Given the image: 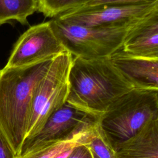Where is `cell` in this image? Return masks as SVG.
Masks as SVG:
<instances>
[{"instance_id":"cell-1","label":"cell","mask_w":158,"mask_h":158,"mask_svg":"<svg viewBox=\"0 0 158 158\" xmlns=\"http://www.w3.org/2000/svg\"><path fill=\"white\" fill-rule=\"evenodd\" d=\"M67 102L98 118L118 98L134 89L109 57H73Z\"/></svg>"},{"instance_id":"cell-2","label":"cell","mask_w":158,"mask_h":158,"mask_svg":"<svg viewBox=\"0 0 158 158\" xmlns=\"http://www.w3.org/2000/svg\"><path fill=\"white\" fill-rule=\"evenodd\" d=\"M52 59L0 70V131L16 157L25 136L33 90Z\"/></svg>"},{"instance_id":"cell-3","label":"cell","mask_w":158,"mask_h":158,"mask_svg":"<svg viewBox=\"0 0 158 158\" xmlns=\"http://www.w3.org/2000/svg\"><path fill=\"white\" fill-rule=\"evenodd\" d=\"M158 116V89L134 88L112 104L97 118L114 150Z\"/></svg>"},{"instance_id":"cell-4","label":"cell","mask_w":158,"mask_h":158,"mask_svg":"<svg viewBox=\"0 0 158 158\" xmlns=\"http://www.w3.org/2000/svg\"><path fill=\"white\" fill-rule=\"evenodd\" d=\"M72 60L73 56L67 50L57 54L52 59L44 75L36 84L33 92L22 144L36 135L48 118L66 102Z\"/></svg>"},{"instance_id":"cell-5","label":"cell","mask_w":158,"mask_h":158,"mask_svg":"<svg viewBox=\"0 0 158 158\" xmlns=\"http://www.w3.org/2000/svg\"><path fill=\"white\" fill-rule=\"evenodd\" d=\"M141 20L112 27L81 26L56 17L50 21L56 35L73 56L97 59L109 57L120 50L128 33Z\"/></svg>"},{"instance_id":"cell-6","label":"cell","mask_w":158,"mask_h":158,"mask_svg":"<svg viewBox=\"0 0 158 158\" xmlns=\"http://www.w3.org/2000/svg\"><path fill=\"white\" fill-rule=\"evenodd\" d=\"M158 10V1L130 5H103L80 7L56 18L85 27H112L138 22Z\"/></svg>"},{"instance_id":"cell-7","label":"cell","mask_w":158,"mask_h":158,"mask_svg":"<svg viewBox=\"0 0 158 158\" xmlns=\"http://www.w3.org/2000/svg\"><path fill=\"white\" fill-rule=\"evenodd\" d=\"M66 51L56 35L51 21L30 27L14 45L7 67L30 65L45 59H52Z\"/></svg>"},{"instance_id":"cell-8","label":"cell","mask_w":158,"mask_h":158,"mask_svg":"<svg viewBox=\"0 0 158 158\" xmlns=\"http://www.w3.org/2000/svg\"><path fill=\"white\" fill-rule=\"evenodd\" d=\"M96 119L66 102L48 118L36 135L22 144L17 157L46 143L66 138L93 123Z\"/></svg>"},{"instance_id":"cell-9","label":"cell","mask_w":158,"mask_h":158,"mask_svg":"<svg viewBox=\"0 0 158 158\" xmlns=\"http://www.w3.org/2000/svg\"><path fill=\"white\" fill-rule=\"evenodd\" d=\"M109 59L134 88L158 89V59L136 57L121 49Z\"/></svg>"},{"instance_id":"cell-10","label":"cell","mask_w":158,"mask_h":158,"mask_svg":"<svg viewBox=\"0 0 158 158\" xmlns=\"http://www.w3.org/2000/svg\"><path fill=\"white\" fill-rule=\"evenodd\" d=\"M121 50L136 57L158 59V10L141 20L131 30Z\"/></svg>"},{"instance_id":"cell-11","label":"cell","mask_w":158,"mask_h":158,"mask_svg":"<svg viewBox=\"0 0 158 158\" xmlns=\"http://www.w3.org/2000/svg\"><path fill=\"white\" fill-rule=\"evenodd\" d=\"M114 158H158V116L118 146Z\"/></svg>"},{"instance_id":"cell-12","label":"cell","mask_w":158,"mask_h":158,"mask_svg":"<svg viewBox=\"0 0 158 158\" xmlns=\"http://www.w3.org/2000/svg\"><path fill=\"white\" fill-rule=\"evenodd\" d=\"M96 120L66 138L46 143L16 158H54L56 155L65 150L74 148L79 144H87L90 130Z\"/></svg>"},{"instance_id":"cell-13","label":"cell","mask_w":158,"mask_h":158,"mask_svg":"<svg viewBox=\"0 0 158 158\" xmlns=\"http://www.w3.org/2000/svg\"><path fill=\"white\" fill-rule=\"evenodd\" d=\"M37 9V0H0V25L14 21L28 25V17Z\"/></svg>"},{"instance_id":"cell-14","label":"cell","mask_w":158,"mask_h":158,"mask_svg":"<svg viewBox=\"0 0 158 158\" xmlns=\"http://www.w3.org/2000/svg\"><path fill=\"white\" fill-rule=\"evenodd\" d=\"M37 10L47 17L55 18L79 9L92 0H37Z\"/></svg>"},{"instance_id":"cell-15","label":"cell","mask_w":158,"mask_h":158,"mask_svg":"<svg viewBox=\"0 0 158 158\" xmlns=\"http://www.w3.org/2000/svg\"><path fill=\"white\" fill-rule=\"evenodd\" d=\"M86 145L99 158H114L115 150L99 127L97 119L89 132Z\"/></svg>"},{"instance_id":"cell-16","label":"cell","mask_w":158,"mask_h":158,"mask_svg":"<svg viewBox=\"0 0 158 158\" xmlns=\"http://www.w3.org/2000/svg\"><path fill=\"white\" fill-rule=\"evenodd\" d=\"M158 0H92L81 7H92L103 5H130L149 3Z\"/></svg>"},{"instance_id":"cell-17","label":"cell","mask_w":158,"mask_h":158,"mask_svg":"<svg viewBox=\"0 0 158 158\" xmlns=\"http://www.w3.org/2000/svg\"><path fill=\"white\" fill-rule=\"evenodd\" d=\"M67 158H93V156L89 148L81 144L73 148Z\"/></svg>"},{"instance_id":"cell-18","label":"cell","mask_w":158,"mask_h":158,"mask_svg":"<svg viewBox=\"0 0 158 158\" xmlns=\"http://www.w3.org/2000/svg\"><path fill=\"white\" fill-rule=\"evenodd\" d=\"M0 158H16L8 142L0 131Z\"/></svg>"},{"instance_id":"cell-19","label":"cell","mask_w":158,"mask_h":158,"mask_svg":"<svg viewBox=\"0 0 158 158\" xmlns=\"http://www.w3.org/2000/svg\"><path fill=\"white\" fill-rule=\"evenodd\" d=\"M75 148V147H74ZM73 149V148L65 150L64 151H62V152L58 154L57 155H56L54 158H67L68 156H69V154H70V152H72V149Z\"/></svg>"},{"instance_id":"cell-20","label":"cell","mask_w":158,"mask_h":158,"mask_svg":"<svg viewBox=\"0 0 158 158\" xmlns=\"http://www.w3.org/2000/svg\"><path fill=\"white\" fill-rule=\"evenodd\" d=\"M92 154H93V158H99V157H98L96 155H94L93 152H92Z\"/></svg>"},{"instance_id":"cell-21","label":"cell","mask_w":158,"mask_h":158,"mask_svg":"<svg viewBox=\"0 0 158 158\" xmlns=\"http://www.w3.org/2000/svg\"><path fill=\"white\" fill-rule=\"evenodd\" d=\"M0 70H1V69H0Z\"/></svg>"}]
</instances>
